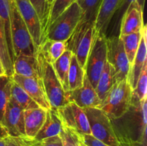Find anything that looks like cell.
<instances>
[{
  "label": "cell",
  "instance_id": "28",
  "mask_svg": "<svg viewBox=\"0 0 147 146\" xmlns=\"http://www.w3.org/2000/svg\"><path fill=\"white\" fill-rule=\"evenodd\" d=\"M147 92V62H145L136 86L133 90L131 94V104L136 105L140 103L144 99L146 98Z\"/></svg>",
  "mask_w": 147,
  "mask_h": 146
},
{
  "label": "cell",
  "instance_id": "2",
  "mask_svg": "<svg viewBox=\"0 0 147 146\" xmlns=\"http://www.w3.org/2000/svg\"><path fill=\"white\" fill-rule=\"evenodd\" d=\"M132 89L127 79L114 83L97 108L103 110L111 120L121 118L131 106Z\"/></svg>",
  "mask_w": 147,
  "mask_h": 146
},
{
  "label": "cell",
  "instance_id": "24",
  "mask_svg": "<svg viewBox=\"0 0 147 146\" xmlns=\"http://www.w3.org/2000/svg\"><path fill=\"white\" fill-rule=\"evenodd\" d=\"M113 84L114 81H113V71L110 64L108 62H106L95 88V90L101 102L106 97Z\"/></svg>",
  "mask_w": 147,
  "mask_h": 146
},
{
  "label": "cell",
  "instance_id": "19",
  "mask_svg": "<svg viewBox=\"0 0 147 146\" xmlns=\"http://www.w3.org/2000/svg\"><path fill=\"white\" fill-rule=\"evenodd\" d=\"M123 0H102L95 21L96 31L105 34L109 21Z\"/></svg>",
  "mask_w": 147,
  "mask_h": 146
},
{
  "label": "cell",
  "instance_id": "18",
  "mask_svg": "<svg viewBox=\"0 0 147 146\" xmlns=\"http://www.w3.org/2000/svg\"><path fill=\"white\" fill-rule=\"evenodd\" d=\"M13 69L14 74L27 77L41 79L37 63V54H20L16 57L13 62Z\"/></svg>",
  "mask_w": 147,
  "mask_h": 146
},
{
  "label": "cell",
  "instance_id": "29",
  "mask_svg": "<svg viewBox=\"0 0 147 146\" xmlns=\"http://www.w3.org/2000/svg\"><path fill=\"white\" fill-rule=\"evenodd\" d=\"M123 40V47H124L125 52L127 56L130 65L133 63L134 57L136 56L138 47H139V42L141 40L142 32L132 33L126 35H119Z\"/></svg>",
  "mask_w": 147,
  "mask_h": 146
},
{
  "label": "cell",
  "instance_id": "40",
  "mask_svg": "<svg viewBox=\"0 0 147 146\" xmlns=\"http://www.w3.org/2000/svg\"><path fill=\"white\" fill-rule=\"evenodd\" d=\"M53 1H54V0H47V2H48V4H50V6L51 5V4L53 2Z\"/></svg>",
  "mask_w": 147,
  "mask_h": 146
},
{
  "label": "cell",
  "instance_id": "26",
  "mask_svg": "<svg viewBox=\"0 0 147 146\" xmlns=\"http://www.w3.org/2000/svg\"><path fill=\"white\" fill-rule=\"evenodd\" d=\"M0 62L2 64L6 75L11 77L14 74L13 64L10 58L4 26L1 19H0Z\"/></svg>",
  "mask_w": 147,
  "mask_h": 146
},
{
  "label": "cell",
  "instance_id": "9",
  "mask_svg": "<svg viewBox=\"0 0 147 146\" xmlns=\"http://www.w3.org/2000/svg\"><path fill=\"white\" fill-rule=\"evenodd\" d=\"M62 125L75 130L80 135H90L88 120L84 110L73 102L57 110Z\"/></svg>",
  "mask_w": 147,
  "mask_h": 146
},
{
  "label": "cell",
  "instance_id": "39",
  "mask_svg": "<svg viewBox=\"0 0 147 146\" xmlns=\"http://www.w3.org/2000/svg\"><path fill=\"white\" fill-rule=\"evenodd\" d=\"M4 74H5V72H4V70L3 69L2 64H1V62H0V76L4 75Z\"/></svg>",
  "mask_w": 147,
  "mask_h": 146
},
{
  "label": "cell",
  "instance_id": "34",
  "mask_svg": "<svg viewBox=\"0 0 147 146\" xmlns=\"http://www.w3.org/2000/svg\"><path fill=\"white\" fill-rule=\"evenodd\" d=\"M59 136L61 138L63 146H80V135L66 126L62 125Z\"/></svg>",
  "mask_w": 147,
  "mask_h": 146
},
{
  "label": "cell",
  "instance_id": "35",
  "mask_svg": "<svg viewBox=\"0 0 147 146\" xmlns=\"http://www.w3.org/2000/svg\"><path fill=\"white\" fill-rule=\"evenodd\" d=\"M32 140L27 137L7 135L5 138V146H30Z\"/></svg>",
  "mask_w": 147,
  "mask_h": 146
},
{
  "label": "cell",
  "instance_id": "21",
  "mask_svg": "<svg viewBox=\"0 0 147 146\" xmlns=\"http://www.w3.org/2000/svg\"><path fill=\"white\" fill-rule=\"evenodd\" d=\"M66 50V42L53 41L45 39L42 42L37 51L42 54L47 62L52 64L65 52Z\"/></svg>",
  "mask_w": 147,
  "mask_h": 146
},
{
  "label": "cell",
  "instance_id": "23",
  "mask_svg": "<svg viewBox=\"0 0 147 146\" xmlns=\"http://www.w3.org/2000/svg\"><path fill=\"white\" fill-rule=\"evenodd\" d=\"M86 76V71L80 66L76 56H72L70 60V68L67 75L69 91L80 88L83 85L84 77Z\"/></svg>",
  "mask_w": 147,
  "mask_h": 146
},
{
  "label": "cell",
  "instance_id": "12",
  "mask_svg": "<svg viewBox=\"0 0 147 146\" xmlns=\"http://www.w3.org/2000/svg\"><path fill=\"white\" fill-rule=\"evenodd\" d=\"M11 78L14 82L20 85L28 94V95L38 104L39 107L45 110L50 109L41 79L27 77L17 74H13Z\"/></svg>",
  "mask_w": 147,
  "mask_h": 146
},
{
  "label": "cell",
  "instance_id": "17",
  "mask_svg": "<svg viewBox=\"0 0 147 146\" xmlns=\"http://www.w3.org/2000/svg\"><path fill=\"white\" fill-rule=\"evenodd\" d=\"M62 129V122L57 110L49 109L46 112V119L42 127L32 141H41L44 139L59 135Z\"/></svg>",
  "mask_w": 147,
  "mask_h": 146
},
{
  "label": "cell",
  "instance_id": "33",
  "mask_svg": "<svg viewBox=\"0 0 147 146\" xmlns=\"http://www.w3.org/2000/svg\"><path fill=\"white\" fill-rule=\"evenodd\" d=\"M75 1L76 0H54L50 7L47 27Z\"/></svg>",
  "mask_w": 147,
  "mask_h": 146
},
{
  "label": "cell",
  "instance_id": "36",
  "mask_svg": "<svg viewBox=\"0 0 147 146\" xmlns=\"http://www.w3.org/2000/svg\"><path fill=\"white\" fill-rule=\"evenodd\" d=\"M30 146H63V145L60 136L56 135L44 139L37 143H33L32 141Z\"/></svg>",
  "mask_w": 147,
  "mask_h": 146
},
{
  "label": "cell",
  "instance_id": "7",
  "mask_svg": "<svg viewBox=\"0 0 147 146\" xmlns=\"http://www.w3.org/2000/svg\"><path fill=\"white\" fill-rule=\"evenodd\" d=\"M107 62V45L104 34L96 31L86 62V74L96 88L98 80Z\"/></svg>",
  "mask_w": 147,
  "mask_h": 146
},
{
  "label": "cell",
  "instance_id": "8",
  "mask_svg": "<svg viewBox=\"0 0 147 146\" xmlns=\"http://www.w3.org/2000/svg\"><path fill=\"white\" fill-rule=\"evenodd\" d=\"M107 62L111 67L114 83L127 79L130 63L124 50L120 36L106 38Z\"/></svg>",
  "mask_w": 147,
  "mask_h": 146
},
{
  "label": "cell",
  "instance_id": "10",
  "mask_svg": "<svg viewBox=\"0 0 147 146\" xmlns=\"http://www.w3.org/2000/svg\"><path fill=\"white\" fill-rule=\"evenodd\" d=\"M24 111V110L10 97L1 122V124L9 135L26 137Z\"/></svg>",
  "mask_w": 147,
  "mask_h": 146
},
{
  "label": "cell",
  "instance_id": "5",
  "mask_svg": "<svg viewBox=\"0 0 147 146\" xmlns=\"http://www.w3.org/2000/svg\"><path fill=\"white\" fill-rule=\"evenodd\" d=\"M96 32L94 23L80 21L71 37L66 41L67 50L71 51L73 55L76 56L79 64L84 70Z\"/></svg>",
  "mask_w": 147,
  "mask_h": 146
},
{
  "label": "cell",
  "instance_id": "13",
  "mask_svg": "<svg viewBox=\"0 0 147 146\" xmlns=\"http://www.w3.org/2000/svg\"><path fill=\"white\" fill-rule=\"evenodd\" d=\"M69 99L70 102H73L83 109L98 107L101 103V100L86 74L81 87L69 91Z\"/></svg>",
  "mask_w": 147,
  "mask_h": 146
},
{
  "label": "cell",
  "instance_id": "41",
  "mask_svg": "<svg viewBox=\"0 0 147 146\" xmlns=\"http://www.w3.org/2000/svg\"><path fill=\"white\" fill-rule=\"evenodd\" d=\"M80 141H81V140H80ZM80 146H86V145L85 144H83V143L81 142V143H80Z\"/></svg>",
  "mask_w": 147,
  "mask_h": 146
},
{
  "label": "cell",
  "instance_id": "14",
  "mask_svg": "<svg viewBox=\"0 0 147 146\" xmlns=\"http://www.w3.org/2000/svg\"><path fill=\"white\" fill-rule=\"evenodd\" d=\"M144 9L137 1H133L123 17L120 25L119 35H126L139 32L144 25L143 19Z\"/></svg>",
  "mask_w": 147,
  "mask_h": 146
},
{
  "label": "cell",
  "instance_id": "22",
  "mask_svg": "<svg viewBox=\"0 0 147 146\" xmlns=\"http://www.w3.org/2000/svg\"><path fill=\"white\" fill-rule=\"evenodd\" d=\"M72 56L73 53L71 51L66 50L65 52L54 63L52 64L56 76L65 92H69L67 75Z\"/></svg>",
  "mask_w": 147,
  "mask_h": 146
},
{
  "label": "cell",
  "instance_id": "1",
  "mask_svg": "<svg viewBox=\"0 0 147 146\" xmlns=\"http://www.w3.org/2000/svg\"><path fill=\"white\" fill-rule=\"evenodd\" d=\"M40 76L50 108L58 110L70 103L69 92H65L56 76L53 66L45 60L40 52H37Z\"/></svg>",
  "mask_w": 147,
  "mask_h": 146
},
{
  "label": "cell",
  "instance_id": "15",
  "mask_svg": "<svg viewBox=\"0 0 147 146\" xmlns=\"http://www.w3.org/2000/svg\"><path fill=\"white\" fill-rule=\"evenodd\" d=\"M142 36L139 42V47L136 52L133 63L130 65L129 73L127 76V81L130 84L132 90L136 87L138 79L140 75L145 62L147 60V49H146V25L144 24L142 27Z\"/></svg>",
  "mask_w": 147,
  "mask_h": 146
},
{
  "label": "cell",
  "instance_id": "38",
  "mask_svg": "<svg viewBox=\"0 0 147 146\" xmlns=\"http://www.w3.org/2000/svg\"><path fill=\"white\" fill-rule=\"evenodd\" d=\"M7 135V131L0 123V146H5V138Z\"/></svg>",
  "mask_w": 147,
  "mask_h": 146
},
{
  "label": "cell",
  "instance_id": "4",
  "mask_svg": "<svg viewBox=\"0 0 147 146\" xmlns=\"http://www.w3.org/2000/svg\"><path fill=\"white\" fill-rule=\"evenodd\" d=\"M82 17L83 11L75 1L47 27L44 40L67 41L82 19Z\"/></svg>",
  "mask_w": 147,
  "mask_h": 146
},
{
  "label": "cell",
  "instance_id": "32",
  "mask_svg": "<svg viewBox=\"0 0 147 146\" xmlns=\"http://www.w3.org/2000/svg\"><path fill=\"white\" fill-rule=\"evenodd\" d=\"M29 1L34 7L37 15H38L39 19H40L42 28L43 40H44L47 25V21H48L50 6L47 2V0H29Z\"/></svg>",
  "mask_w": 147,
  "mask_h": 146
},
{
  "label": "cell",
  "instance_id": "16",
  "mask_svg": "<svg viewBox=\"0 0 147 146\" xmlns=\"http://www.w3.org/2000/svg\"><path fill=\"white\" fill-rule=\"evenodd\" d=\"M46 112L40 107L24 110V132L27 139L33 140L40 131L45 121Z\"/></svg>",
  "mask_w": 147,
  "mask_h": 146
},
{
  "label": "cell",
  "instance_id": "6",
  "mask_svg": "<svg viewBox=\"0 0 147 146\" xmlns=\"http://www.w3.org/2000/svg\"><path fill=\"white\" fill-rule=\"evenodd\" d=\"M83 110L88 120L92 136L109 146H121L115 133L113 121L106 113L97 107Z\"/></svg>",
  "mask_w": 147,
  "mask_h": 146
},
{
  "label": "cell",
  "instance_id": "30",
  "mask_svg": "<svg viewBox=\"0 0 147 146\" xmlns=\"http://www.w3.org/2000/svg\"><path fill=\"white\" fill-rule=\"evenodd\" d=\"M102 0H76L83 11L81 21H90L95 24L98 11Z\"/></svg>",
  "mask_w": 147,
  "mask_h": 146
},
{
  "label": "cell",
  "instance_id": "27",
  "mask_svg": "<svg viewBox=\"0 0 147 146\" xmlns=\"http://www.w3.org/2000/svg\"><path fill=\"white\" fill-rule=\"evenodd\" d=\"M10 97L24 110L39 107L38 104L28 95V94L14 81L11 84Z\"/></svg>",
  "mask_w": 147,
  "mask_h": 146
},
{
  "label": "cell",
  "instance_id": "3",
  "mask_svg": "<svg viewBox=\"0 0 147 146\" xmlns=\"http://www.w3.org/2000/svg\"><path fill=\"white\" fill-rule=\"evenodd\" d=\"M9 6L10 31L14 60L20 54L36 55L37 51L27 25L19 11L15 0H9Z\"/></svg>",
  "mask_w": 147,
  "mask_h": 146
},
{
  "label": "cell",
  "instance_id": "37",
  "mask_svg": "<svg viewBox=\"0 0 147 146\" xmlns=\"http://www.w3.org/2000/svg\"><path fill=\"white\" fill-rule=\"evenodd\" d=\"M80 138L82 143L86 146H109L95 138L91 135H80Z\"/></svg>",
  "mask_w": 147,
  "mask_h": 146
},
{
  "label": "cell",
  "instance_id": "20",
  "mask_svg": "<svg viewBox=\"0 0 147 146\" xmlns=\"http://www.w3.org/2000/svg\"><path fill=\"white\" fill-rule=\"evenodd\" d=\"M133 1H137L140 7L144 9V7L145 0H123L121 4L119 5V8L114 13L111 19L109 21V24L106 29V38L111 37H118L119 36V31H120L121 22L123 17L124 16L126 10L128 9L130 4Z\"/></svg>",
  "mask_w": 147,
  "mask_h": 146
},
{
  "label": "cell",
  "instance_id": "31",
  "mask_svg": "<svg viewBox=\"0 0 147 146\" xmlns=\"http://www.w3.org/2000/svg\"><path fill=\"white\" fill-rule=\"evenodd\" d=\"M12 78L6 74L0 76V123L5 111L6 106L11 97Z\"/></svg>",
  "mask_w": 147,
  "mask_h": 146
},
{
  "label": "cell",
  "instance_id": "11",
  "mask_svg": "<svg viewBox=\"0 0 147 146\" xmlns=\"http://www.w3.org/2000/svg\"><path fill=\"white\" fill-rule=\"evenodd\" d=\"M15 1L37 51L43 40V31L38 15L29 0H15Z\"/></svg>",
  "mask_w": 147,
  "mask_h": 146
},
{
  "label": "cell",
  "instance_id": "25",
  "mask_svg": "<svg viewBox=\"0 0 147 146\" xmlns=\"http://www.w3.org/2000/svg\"><path fill=\"white\" fill-rule=\"evenodd\" d=\"M0 19L2 21L5 32L6 40L12 64L14 61V54L11 43L10 31V6L9 0H0Z\"/></svg>",
  "mask_w": 147,
  "mask_h": 146
}]
</instances>
